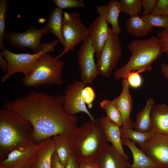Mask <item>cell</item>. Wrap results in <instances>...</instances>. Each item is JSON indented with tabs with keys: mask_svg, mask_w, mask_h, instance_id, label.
I'll list each match as a JSON object with an SVG mask.
<instances>
[{
	"mask_svg": "<svg viewBox=\"0 0 168 168\" xmlns=\"http://www.w3.org/2000/svg\"><path fill=\"white\" fill-rule=\"evenodd\" d=\"M121 53L119 37L109 28L107 40L96 63L97 74L110 77L118 64Z\"/></svg>",
	"mask_w": 168,
	"mask_h": 168,
	"instance_id": "9c48e42d",
	"label": "cell"
},
{
	"mask_svg": "<svg viewBox=\"0 0 168 168\" xmlns=\"http://www.w3.org/2000/svg\"><path fill=\"white\" fill-rule=\"evenodd\" d=\"M154 103V99L150 98L143 109L138 113L133 127L135 130L142 132L150 131L151 113Z\"/></svg>",
	"mask_w": 168,
	"mask_h": 168,
	"instance_id": "cb8c5ba5",
	"label": "cell"
},
{
	"mask_svg": "<svg viewBox=\"0 0 168 168\" xmlns=\"http://www.w3.org/2000/svg\"><path fill=\"white\" fill-rule=\"evenodd\" d=\"M0 168H6L4 167V166H3L2 165L0 164Z\"/></svg>",
	"mask_w": 168,
	"mask_h": 168,
	"instance_id": "7bdbcfd3",
	"label": "cell"
},
{
	"mask_svg": "<svg viewBox=\"0 0 168 168\" xmlns=\"http://www.w3.org/2000/svg\"><path fill=\"white\" fill-rule=\"evenodd\" d=\"M0 54V66L4 72H6L8 68V63L7 60Z\"/></svg>",
	"mask_w": 168,
	"mask_h": 168,
	"instance_id": "ab89813d",
	"label": "cell"
},
{
	"mask_svg": "<svg viewBox=\"0 0 168 168\" xmlns=\"http://www.w3.org/2000/svg\"><path fill=\"white\" fill-rule=\"evenodd\" d=\"M152 14L168 15V0H158Z\"/></svg>",
	"mask_w": 168,
	"mask_h": 168,
	"instance_id": "836d02e7",
	"label": "cell"
},
{
	"mask_svg": "<svg viewBox=\"0 0 168 168\" xmlns=\"http://www.w3.org/2000/svg\"><path fill=\"white\" fill-rule=\"evenodd\" d=\"M59 42V40H56L51 42L46 43L44 47L41 51L33 54L14 53L8 49H5L0 52V54L5 58L8 63L7 71L1 77V82H6L17 72L22 73L25 77L29 76L37 66L40 56L47 52H54L55 47Z\"/></svg>",
	"mask_w": 168,
	"mask_h": 168,
	"instance_id": "8992f818",
	"label": "cell"
},
{
	"mask_svg": "<svg viewBox=\"0 0 168 168\" xmlns=\"http://www.w3.org/2000/svg\"><path fill=\"white\" fill-rule=\"evenodd\" d=\"M95 54L92 38L89 35L77 51L81 78L85 84L92 83L98 75L94 58Z\"/></svg>",
	"mask_w": 168,
	"mask_h": 168,
	"instance_id": "30bf717a",
	"label": "cell"
},
{
	"mask_svg": "<svg viewBox=\"0 0 168 168\" xmlns=\"http://www.w3.org/2000/svg\"><path fill=\"white\" fill-rule=\"evenodd\" d=\"M53 2L56 6L62 10L65 8L82 7L84 6L83 0H53Z\"/></svg>",
	"mask_w": 168,
	"mask_h": 168,
	"instance_id": "4dcf8cb0",
	"label": "cell"
},
{
	"mask_svg": "<svg viewBox=\"0 0 168 168\" xmlns=\"http://www.w3.org/2000/svg\"><path fill=\"white\" fill-rule=\"evenodd\" d=\"M63 20L62 10L55 6L49 15L46 25L50 29L51 33L58 38L64 47L65 41L62 33Z\"/></svg>",
	"mask_w": 168,
	"mask_h": 168,
	"instance_id": "d4e9b609",
	"label": "cell"
},
{
	"mask_svg": "<svg viewBox=\"0 0 168 168\" xmlns=\"http://www.w3.org/2000/svg\"><path fill=\"white\" fill-rule=\"evenodd\" d=\"M36 144L31 123L17 113L3 107L0 109V155Z\"/></svg>",
	"mask_w": 168,
	"mask_h": 168,
	"instance_id": "7a4b0ae2",
	"label": "cell"
},
{
	"mask_svg": "<svg viewBox=\"0 0 168 168\" xmlns=\"http://www.w3.org/2000/svg\"><path fill=\"white\" fill-rule=\"evenodd\" d=\"M120 131L121 137L129 139L134 143H137L140 147L155 133L151 131L142 132L122 127L120 128Z\"/></svg>",
	"mask_w": 168,
	"mask_h": 168,
	"instance_id": "4316f807",
	"label": "cell"
},
{
	"mask_svg": "<svg viewBox=\"0 0 168 168\" xmlns=\"http://www.w3.org/2000/svg\"><path fill=\"white\" fill-rule=\"evenodd\" d=\"M100 105L105 111L106 116L110 121L119 127L122 126L123 120L121 114L112 100H104L100 103Z\"/></svg>",
	"mask_w": 168,
	"mask_h": 168,
	"instance_id": "484cf974",
	"label": "cell"
},
{
	"mask_svg": "<svg viewBox=\"0 0 168 168\" xmlns=\"http://www.w3.org/2000/svg\"><path fill=\"white\" fill-rule=\"evenodd\" d=\"M55 148L53 139L49 138L37 144L34 161L30 168H50Z\"/></svg>",
	"mask_w": 168,
	"mask_h": 168,
	"instance_id": "ac0fdd59",
	"label": "cell"
},
{
	"mask_svg": "<svg viewBox=\"0 0 168 168\" xmlns=\"http://www.w3.org/2000/svg\"><path fill=\"white\" fill-rule=\"evenodd\" d=\"M123 145L127 146L132 153L133 162L130 168H156L159 167L150 158L129 139L121 137Z\"/></svg>",
	"mask_w": 168,
	"mask_h": 168,
	"instance_id": "44dd1931",
	"label": "cell"
},
{
	"mask_svg": "<svg viewBox=\"0 0 168 168\" xmlns=\"http://www.w3.org/2000/svg\"><path fill=\"white\" fill-rule=\"evenodd\" d=\"M79 161V168H98L94 161L82 160Z\"/></svg>",
	"mask_w": 168,
	"mask_h": 168,
	"instance_id": "8d00e7d4",
	"label": "cell"
},
{
	"mask_svg": "<svg viewBox=\"0 0 168 168\" xmlns=\"http://www.w3.org/2000/svg\"><path fill=\"white\" fill-rule=\"evenodd\" d=\"M128 159L108 143L94 161L98 168H130Z\"/></svg>",
	"mask_w": 168,
	"mask_h": 168,
	"instance_id": "4fadbf2b",
	"label": "cell"
},
{
	"mask_svg": "<svg viewBox=\"0 0 168 168\" xmlns=\"http://www.w3.org/2000/svg\"><path fill=\"white\" fill-rule=\"evenodd\" d=\"M9 7L8 0H0V48L2 51L5 49L3 44V37L5 32V18Z\"/></svg>",
	"mask_w": 168,
	"mask_h": 168,
	"instance_id": "f546056e",
	"label": "cell"
},
{
	"mask_svg": "<svg viewBox=\"0 0 168 168\" xmlns=\"http://www.w3.org/2000/svg\"><path fill=\"white\" fill-rule=\"evenodd\" d=\"M97 13L103 17L110 23L113 31L118 35L121 33V29L119 23V17L121 12L120 1L118 0H110L107 5H101L96 7Z\"/></svg>",
	"mask_w": 168,
	"mask_h": 168,
	"instance_id": "d6986e66",
	"label": "cell"
},
{
	"mask_svg": "<svg viewBox=\"0 0 168 168\" xmlns=\"http://www.w3.org/2000/svg\"><path fill=\"white\" fill-rule=\"evenodd\" d=\"M150 131L168 134V105L158 103L153 107L150 115Z\"/></svg>",
	"mask_w": 168,
	"mask_h": 168,
	"instance_id": "e0dca14e",
	"label": "cell"
},
{
	"mask_svg": "<svg viewBox=\"0 0 168 168\" xmlns=\"http://www.w3.org/2000/svg\"><path fill=\"white\" fill-rule=\"evenodd\" d=\"M160 69L163 76L167 79L168 81V64L162 63L161 65Z\"/></svg>",
	"mask_w": 168,
	"mask_h": 168,
	"instance_id": "60d3db41",
	"label": "cell"
},
{
	"mask_svg": "<svg viewBox=\"0 0 168 168\" xmlns=\"http://www.w3.org/2000/svg\"><path fill=\"white\" fill-rule=\"evenodd\" d=\"M157 37L160 40L164 52L168 58V29L162 30L157 34Z\"/></svg>",
	"mask_w": 168,
	"mask_h": 168,
	"instance_id": "e575fe53",
	"label": "cell"
},
{
	"mask_svg": "<svg viewBox=\"0 0 168 168\" xmlns=\"http://www.w3.org/2000/svg\"><path fill=\"white\" fill-rule=\"evenodd\" d=\"M142 17L147 24L152 27H161L168 29V15L151 14Z\"/></svg>",
	"mask_w": 168,
	"mask_h": 168,
	"instance_id": "f1b7e54d",
	"label": "cell"
},
{
	"mask_svg": "<svg viewBox=\"0 0 168 168\" xmlns=\"http://www.w3.org/2000/svg\"><path fill=\"white\" fill-rule=\"evenodd\" d=\"M140 147L159 167H168V134L155 133Z\"/></svg>",
	"mask_w": 168,
	"mask_h": 168,
	"instance_id": "8fae6325",
	"label": "cell"
},
{
	"mask_svg": "<svg viewBox=\"0 0 168 168\" xmlns=\"http://www.w3.org/2000/svg\"><path fill=\"white\" fill-rule=\"evenodd\" d=\"M69 135L61 134L53 136L54 145V152L58 156L61 164L65 167L72 152L68 138Z\"/></svg>",
	"mask_w": 168,
	"mask_h": 168,
	"instance_id": "7402d4cb",
	"label": "cell"
},
{
	"mask_svg": "<svg viewBox=\"0 0 168 168\" xmlns=\"http://www.w3.org/2000/svg\"><path fill=\"white\" fill-rule=\"evenodd\" d=\"M156 168H168V167H158Z\"/></svg>",
	"mask_w": 168,
	"mask_h": 168,
	"instance_id": "ee69618b",
	"label": "cell"
},
{
	"mask_svg": "<svg viewBox=\"0 0 168 168\" xmlns=\"http://www.w3.org/2000/svg\"><path fill=\"white\" fill-rule=\"evenodd\" d=\"M64 61L57 59L49 52L39 57L38 64L30 74L22 78L23 86L37 87L45 85H61L63 83L62 69Z\"/></svg>",
	"mask_w": 168,
	"mask_h": 168,
	"instance_id": "5b68a950",
	"label": "cell"
},
{
	"mask_svg": "<svg viewBox=\"0 0 168 168\" xmlns=\"http://www.w3.org/2000/svg\"><path fill=\"white\" fill-rule=\"evenodd\" d=\"M68 139L72 154L78 161H94L108 144L98 118L90 119L78 127Z\"/></svg>",
	"mask_w": 168,
	"mask_h": 168,
	"instance_id": "3957f363",
	"label": "cell"
},
{
	"mask_svg": "<svg viewBox=\"0 0 168 168\" xmlns=\"http://www.w3.org/2000/svg\"><path fill=\"white\" fill-rule=\"evenodd\" d=\"M140 71H133L129 73L126 78L130 86L134 89H137L142 86L143 80L139 74Z\"/></svg>",
	"mask_w": 168,
	"mask_h": 168,
	"instance_id": "1f68e13d",
	"label": "cell"
},
{
	"mask_svg": "<svg viewBox=\"0 0 168 168\" xmlns=\"http://www.w3.org/2000/svg\"><path fill=\"white\" fill-rule=\"evenodd\" d=\"M98 119L108 142H110L119 153L128 159L123 147L120 127L110 121L106 116H103Z\"/></svg>",
	"mask_w": 168,
	"mask_h": 168,
	"instance_id": "ffe728a7",
	"label": "cell"
},
{
	"mask_svg": "<svg viewBox=\"0 0 168 168\" xmlns=\"http://www.w3.org/2000/svg\"><path fill=\"white\" fill-rule=\"evenodd\" d=\"M64 95L31 91L26 96L5 103L2 107L20 114L32 124L34 141L39 143L54 135L70 134L78 127L76 115L64 111Z\"/></svg>",
	"mask_w": 168,
	"mask_h": 168,
	"instance_id": "6da1fadb",
	"label": "cell"
},
{
	"mask_svg": "<svg viewBox=\"0 0 168 168\" xmlns=\"http://www.w3.org/2000/svg\"><path fill=\"white\" fill-rule=\"evenodd\" d=\"M78 12H63L62 33L65 41L63 51L55 57L59 58L67 52H72L76 45L83 42L89 36L88 28L82 22Z\"/></svg>",
	"mask_w": 168,
	"mask_h": 168,
	"instance_id": "52a82bcc",
	"label": "cell"
},
{
	"mask_svg": "<svg viewBox=\"0 0 168 168\" xmlns=\"http://www.w3.org/2000/svg\"><path fill=\"white\" fill-rule=\"evenodd\" d=\"M8 168H30L27 166L21 165H16L12 166Z\"/></svg>",
	"mask_w": 168,
	"mask_h": 168,
	"instance_id": "b9f144b4",
	"label": "cell"
},
{
	"mask_svg": "<svg viewBox=\"0 0 168 168\" xmlns=\"http://www.w3.org/2000/svg\"><path fill=\"white\" fill-rule=\"evenodd\" d=\"M82 96L86 104L89 108H91L92 102L95 97V94L93 89L90 86L85 87L82 92Z\"/></svg>",
	"mask_w": 168,
	"mask_h": 168,
	"instance_id": "d6a6232c",
	"label": "cell"
},
{
	"mask_svg": "<svg viewBox=\"0 0 168 168\" xmlns=\"http://www.w3.org/2000/svg\"><path fill=\"white\" fill-rule=\"evenodd\" d=\"M48 33H51V30L47 25L40 29L30 26L22 32L6 31L3 40L14 48L30 49L35 54L41 51L44 47L46 43H42L41 38Z\"/></svg>",
	"mask_w": 168,
	"mask_h": 168,
	"instance_id": "ba28073f",
	"label": "cell"
},
{
	"mask_svg": "<svg viewBox=\"0 0 168 168\" xmlns=\"http://www.w3.org/2000/svg\"><path fill=\"white\" fill-rule=\"evenodd\" d=\"M128 48L132 55L124 66L114 72V77L116 80L125 78L132 72H142L151 70L152 63L164 53L159 39L155 36L146 40H133L128 44Z\"/></svg>",
	"mask_w": 168,
	"mask_h": 168,
	"instance_id": "277c9868",
	"label": "cell"
},
{
	"mask_svg": "<svg viewBox=\"0 0 168 168\" xmlns=\"http://www.w3.org/2000/svg\"><path fill=\"white\" fill-rule=\"evenodd\" d=\"M65 168H79V161L73 154Z\"/></svg>",
	"mask_w": 168,
	"mask_h": 168,
	"instance_id": "74e56055",
	"label": "cell"
},
{
	"mask_svg": "<svg viewBox=\"0 0 168 168\" xmlns=\"http://www.w3.org/2000/svg\"><path fill=\"white\" fill-rule=\"evenodd\" d=\"M85 84L81 81H75L70 84L64 92V101L63 108L69 116H74L79 112L86 114L91 119L95 118L86 108L82 96V92Z\"/></svg>",
	"mask_w": 168,
	"mask_h": 168,
	"instance_id": "7c38bea8",
	"label": "cell"
},
{
	"mask_svg": "<svg viewBox=\"0 0 168 168\" xmlns=\"http://www.w3.org/2000/svg\"><path fill=\"white\" fill-rule=\"evenodd\" d=\"M108 23L103 17L99 15L88 28L97 58L99 57L108 37Z\"/></svg>",
	"mask_w": 168,
	"mask_h": 168,
	"instance_id": "9a60e30c",
	"label": "cell"
},
{
	"mask_svg": "<svg viewBox=\"0 0 168 168\" xmlns=\"http://www.w3.org/2000/svg\"><path fill=\"white\" fill-rule=\"evenodd\" d=\"M50 168H65L60 163L58 156L55 152L52 156Z\"/></svg>",
	"mask_w": 168,
	"mask_h": 168,
	"instance_id": "f35d334b",
	"label": "cell"
},
{
	"mask_svg": "<svg viewBox=\"0 0 168 168\" xmlns=\"http://www.w3.org/2000/svg\"><path fill=\"white\" fill-rule=\"evenodd\" d=\"M156 0H142L143 16H148L153 12L156 3Z\"/></svg>",
	"mask_w": 168,
	"mask_h": 168,
	"instance_id": "d590c367",
	"label": "cell"
},
{
	"mask_svg": "<svg viewBox=\"0 0 168 168\" xmlns=\"http://www.w3.org/2000/svg\"><path fill=\"white\" fill-rule=\"evenodd\" d=\"M121 12L130 16L138 15L142 8L141 0H120Z\"/></svg>",
	"mask_w": 168,
	"mask_h": 168,
	"instance_id": "83f0119b",
	"label": "cell"
},
{
	"mask_svg": "<svg viewBox=\"0 0 168 168\" xmlns=\"http://www.w3.org/2000/svg\"><path fill=\"white\" fill-rule=\"evenodd\" d=\"M125 26L128 33L138 37L147 35L153 30V27L149 26L142 16L138 15L130 16L126 21Z\"/></svg>",
	"mask_w": 168,
	"mask_h": 168,
	"instance_id": "603a6c76",
	"label": "cell"
},
{
	"mask_svg": "<svg viewBox=\"0 0 168 168\" xmlns=\"http://www.w3.org/2000/svg\"><path fill=\"white\" fill-rule=\"evenodd\" d=\"M37 144L12 151L0 161V164L6 168L16 165H21L30 168L34 159Z\"/></svg>",
	"mask_w": 168,
	"mask_h": 168,
	"instance_id": "2e32d148",
	"label": "cell"
},
{
	"mask_svg": "<svg viewBox=\"0 0 168 168\" xmlns=\"http://www.w3.org/2000/svg\"><path fill=\"white\" fill-rule=\"evenodd\" d=\"M122 91L120 95L112 100L119 110L122 116L123 125L121 127L126 129H132L134 122L130 118L133 101L130 92V86L126 78L122 82Z\"/></svg>",
	"mask_w": 168,
	"mask_h": 168,
	"instance_id": "5bb4252c",
	"label": "cell"
}]
</instances>
